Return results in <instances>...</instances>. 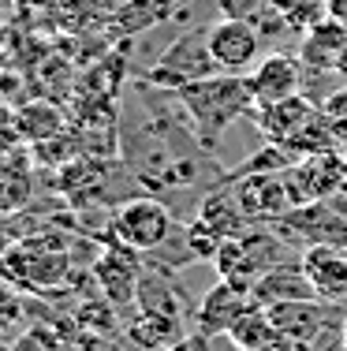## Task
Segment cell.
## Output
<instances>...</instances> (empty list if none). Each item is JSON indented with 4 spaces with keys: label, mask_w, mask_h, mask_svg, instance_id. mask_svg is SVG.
Listing matches in <instances>:
<instances>
[{
    "label": "cell",
    "mask_w": 347,
    "mask_h": 351,
    "mask_svg": "<svg viewBox=\"0 0 347 351\" xmlns=\"http://www.w3.org/2000/svg\"><path fill=\"white\" fill-rule=\"evenodd\" d=\"M179 108L187 112L194 128V138L202 146H217V138L224 135L235 120L254 116V94L246 86V75H209L202 82H191L183 90H172Z\"/></svg>",
    "instance_id": "6da1fadb"
},
{
    "label": "cell",
    "mask_w": 347,
    "mask_h": 351,
    "mask_svg": "<svg viewBox=\"0 0 347 351\" xmlns=\"http://www.w3.org/2000/svg\"><path fill=\"white\" fill-rule=\"evenodd\" d=\"M280 262H287V243L272 224L269 228L266 224H250L243 236L224 239L217 250V258H213L217 277L239 284V288H254V280Z\"/></svg>",
    "instance_id": "7a4b0ae2"
},
{
    "label": "cell",
    "mask_w": 347,
    "mask_h": 351,
    "mask_svg": "<svg viewBox=\"0 0 347 351\" xmlns=\"http://www.w3.org/2000/svg\"><path fill=\"white\" fill-rule=\"evenodd\" d=\"M172 232H176V224H172V213L164 202H157V198H131V202H123L112 213L109 243H123L150 258L168 243Z\"/></svg>",
    "instance_id": "3957f363"
},
{
    "label": "cell",
    "mask_w": 347,
    "mask_h": 351,
    "mask_svg": "<svg viewBox=\"0 0 347 351\" xmlns=\"http://www.w3.org/2000/svg\"><path fill=\"white\" fill-rule=\"evenodd\" d=\"M209 75H220L217 60L209 53V41H205V30H194V34H183L179 41H172L157 64L146 75L153 90H183L191 82H202Z\"/></svg>",
    "instance_id": "277c9868"
},
{
    "label": "cell",
    "mask_w": 347,
    "mask_h": 351,
    "mask_svg": "<svg viewBox=\"0 0 347 351\" xmlns=\"http://www.w3.org/2000/svg\"><path fill=\"white\" fill-rule=\"evenodd\" d=\"M272 228L284 236L287 247H347V213H340L333 202H307V206H292L280 217Z\"/></svg>",
    "instance_id": "5b68a950"
},
{
    "label": "cell",
    "mask_w": 347,
    "mask_h": 351,
    "mask_svg": "<svg viewBox=\"0 0 347 351\" xmlns=\"http://www.w3.org/2000/svg\"><path fill=\"white\" fill-rule=\"evenodd\" d=\"M287 183V195H292L295 206H307V202H329L336 191L347 183V161H344V149H321V154L299 157L292 169L284 172Z\"/></svg>",
    "instance_id": "8992f818"
},
{
    "label": "cell",
    "mask_w": 347,
    "mask_h": 351,
    "mask_svg": "<svg viewBox=\"0 0 347 351\" xmlns=\"http://www.w3.org/2000/svg\"><path fill=\"white\" fill-rule=\"evenodd\" d=\"M205 41L224 75H246L261 60V30L254 19H220L205 27Z\"/></svg>",
    "instance_id": "52a82bcc"
},
{
    "label": "cell",
    "mask_w": 347,
    "mask_h": 351,
    "mask_svg": "<svg viewBox=\"0 0 347 351\" xmlns=\"http://www.w3.org/2000/svg\"><path fill=\"white\" fill-rule=\"evenodd\" d=\"M228 183L250 224H277L295 206L292 195H287L284 172H246V176H231Z\"/></svg>",
    "instance_id": "ba28073f"
},
{
    "label": "cell",
    "mask_w": 347,
    "mask_h": 351,
    "mask_svg": "<svg viewBox=\"0 0 347 351\" xmlns=\"http://www.w3.org/2000/svg\"><path fill=\"white\" fill-rule=\"evenodd\" d=\"M142 258L138 250L123 247V243H105V250L97 254L94 262V277H97V288L101 295L109 299V306H131L138 295V284H142Z\"/></svg>",
    "instance_id": "9c48e42d"
},
{
    "label": "cell",
    "mask_w": 347,
    "mask_h": 351,
    "mask_svg": "<svg viewBox=\"0 0 347 351\" xmlns=\"http://www.w3.org/2000/svg\"><path fill=\"white\" fill-rule=\"evenodd\" d=\"M68 273L64 262V247H45L41 239L12 247L0 258V277L15 280V284H30V288H49V284H60Z\"/></svg>",
    "instance_id": "30bf717a"
},
{
    "label": "cell",
    "mask_w": 347,
    "mask_h": 351,
    "mask_svg": "<svg viewBox=\"0 0 347 351\" xmlns=\"http://www.w3.org/2000/svg\"><path fill=\"white\" fill-rule=\"evenodd\" d=\"M303 60L292 53H269L246 71V86L254 94V108L258 105H277L284 97L303 94Z\"/></svg>",
    "instance_id": "8fae6325"
},
{
    "label": "cell",
    "mask_w": 347,
    "mask_h": 351,
    "mask_svg": "<svg viewBox=\"0 0 347 351\" xmlns=\"http://www.w3.org/2000/svg\"><path fill=\"white\" fill-rule=\"evenodd\" d=\"M299 262H303L307 280L313 284V295L321 303H340V299H347V247H333V243L307 247Z\"/></svg>",
    "instance_id": "7c38bea8"
},
{
    "label": "cell",
    "mask_w": 347,
    "mask_h": 351,
    "mask_svg": "<svg viewBox=\"0 0 347 351\" xmlns=\"http://www.w3.org/2000/svg\"><path fill=\"white\" fill-rule=\"evenodd\" d=\"M250 303H254L250 288H239V284H231V280H217L202 295V303H198L194 329H202L205 337H224L231 329V322H235Z\"/></svg>",
    "instance_id": "4fadbf2b"
},
{
    "label": "cell",
    "mask_w": 347,
    "mask_h": 351,
    "mask_svg": "<svg viewBox=\"0 0 347 351\" xmlns=\"http://www.w3.org/2000/svg\"><path fill=\"white\" fill-rule=\"evenodd\" d=\"M347 53V27L333 15H321L318 23H310L307 34H303V49H299V60L307 71H333L336 60Z\"/></svg>",
    "instance_id": "5bb4252c"
},
{
    "label": "cell",
    "mask_w": 347,
    "mask_h": 351,
    "mask_svg": "<svg viewBox=\"0 0 347 351\" xmlns=\"http://www.w3.org/2000/svg\"><path fill=\"white\" fill-rule=\"evenodd\" d=\"M254 303L258 306H272V303H295V299H318L313 295V284L307 280V273H303V262L299 258H287V262L272 265L269 273H261L258 280H254L250 288Z\"/></svg>",
    "instance_id": "9a60e30c"
},
{
    "label": "cell",
    "mask_w": 347,
    "mask_h": 351,
    "mask_svg": "<svg viewBox=\"0 0 347 351\" xmlns=\"http://www.w3.org/2000/svg\"><path fill=\"white\" fill-rule=\"evenodd\" d=\"M277 332L284 340H299V344H318L325 337V306L321 299H295V303H272L266 306Z\"/></svg>",
    "instance_id": "2e32d148"
},
{
    "label": "cell",
    "mask_w": 347,
    "mask_h": 351,
    "mask_svg": "<svg viewBox=\"0 0 347 351\" xmlns=\"http://www.w3.org/2000/svg\"><path fill=\"white\" fill-rule=\"evenodd\" d=\"M318 112V105L310 101L307 94H295V97H284L277 105H258L254 108V123L261 128V135L269 142H292L295 135L303 131V123Z\"/></svg>",
    "instance_id": "e0dca14e"
},
{
    "label": "cell",
    "mask_w": 347,
    "mask_h": 351,
    "mask_svg": "<svg viewBox=\"0 0 347 351\" xmlns=\"http://www.w3.org/2000/svg\"><path fill=\"white\" fill-rule=\"evenodd\" d=\"M194 221H202L217 239H235L250 228L246 213L239 210V198H235V191H231V183H220L217 191H209V195L202 198Z\"/></svg>",
    "instance_id": "ac0fdd59"
},
{
    "label": "cell",
    "mask_w": 347,
    "mask_h": 351,
    "mask_svg": "<svg viewBox=\"0 0 347 351\" xmlns=\"http://www.w3.org/2000/svg\"><path fill=\"white\" fill-rule=\"evenodd\" d=\"M224 337L231 340V348H235V351H261V348L277 344L280 332H277V325H272V317H269L266 306L250 303L243 314L235 317V322H231V329L224 332Z\"/></svg>",
    "instance_id": "d6986e66"
},
{
    "label": "cell",
    "mask_w": 347,
    "mask_h": 351,
    "mask_svg": "<svg viewBox=\"0 0 347 351\" xmlns=\"http://www.w3.org/2000/svg\"><path fill=\"white\" fill-rule=\"evenodd\" d=\"M135 303L142 306V314L164 317V322H176L179 325V288L168 273H142V284H138V295Z\"/></svg>",
    "instance_id": "ffe728a7"
},
{
    "label": "cell",
    "mask_w": 347,
    "mask_h": 351,
    "mask_svg": "<svg viewBox=\"0 0 347 351\" xmlns=\"http://www.w3.org/2000/svg\"><path fill=\"white\" fill-rule=\"evenodd\" d=\"M176 329H179L176 322H164V317L142 314L138 322H131V325H127V337H131V344H135V348L164 351V348L172 344V340H179V337H176Z\"/></svg>",
    "instance_id": "44dd1931"
},
{
    "label": "cell",
    "mask_w": 347,
    "mask_h": 351,
    "mask_svg": "<svg viewBox=\"0 0 347 351\" xmlns=\"http://www.w3.org/2000/svg\"><path fill=\"white\" fill-rule=\"evenodd\" d=\"M30 198V180L23 172L0 165V213H15Z\"/></svg>",
    "instance_id": "7402d4cb"
},
{
    "label": "cell",
    "mask_w": 347,
    "mask_h": 351,
    "mask_svg": "<svg viewBox=\"0 0 347 351\" xmlns=\"http://www.w3.org/2000/svg\"><path fill=\"white\" fill-rule=\"evenodd\" d=\"M325 123L333 128L336 142H347V86H340L333 97H325V105H318Z\"/></svg>",
    "instance_id": "603a6c76"
},
{
    "label": "cell",
    "mask_w": 347,
    "mask_h": 351,
    "mask_svg": "<svg viewBox=\"0 0 347 351\" xmlns=\"http://www.w3.org/2000/svg\"><path fill=\"white\" fill-rule=\"evenodd\" d=\"M19 314H23V299H19V291L12 288V280H0V332H4Z\"/></svg>",
    "instance_id": "cb8c5ba5"
},
{
    "label": "cell",
    "mask_w": 347,
    "mask_h": 351,
    "mask_svg": "<svg viewBox=\"0 0 347 351\" xmlns=\"http://www.w3.org/2000/svg\"><path fill=\"white\" fill-rule=\"evenodd\" d=\"M213 340L217 337H205L202 329H191V332H183L179 340H172L164 351H213Z\"/></svg>",
    "instance_id": "d4e9b609"
},
{
    "label": "cell",
    "mask_w": 347,
    "mask_h": 351,
    "mask_svg": "<svg viewBox=\"0 0 347 351\" xmlns=\"http://www.w3.org/2000/svg\"><path fill=\"white\" fill-rule=\"evenodd\" d=\"M258 8H266V0H220L224 19H250Z\"/></svg>",
    "instance_id": "484cf974"
},
{
    "label": "cell",
    "mask_w": 347,
    "mask_h": 351,
    "mask_svg": "<svg viewBox=\"0 0 347 351\" xmlns=\"http://www.w3.org/2000/svg\"><path fill=\"white\" fill-rule=\"evenodd\" d=\"M325 12L333 15V19H340L347 27V0H325Z\"/></svg>",
    "instance_id": "4316f807"
},
{
    "label": "cell",
    "mask_w": 347,
    "mask_h": 351,
    "mask_svg": "<svg viewBox=\"0 0 347 351\" xmlns=\"http://www.w3.org/2000/svg\"><path fill=\"white\" fill-rule=\"evenodd\" d=\"M261 351H310V344H299V340H284V337H280L277 344H269Z\"/></svg>",
    "instance_id": "83f0119b"
},
{
    "label": "cell",
    "mask_w": 347,
    "mask_h": 351,
    "mask_svg": "<svg viewBox=\"0 0 347 351\" xmlns=\"http://www.w3.org/2000/svg\"><path fill=\"white\" fill-rule=\"evenodd\" d=\"M333 75H336V79H340L344 86H347V53L340 56V60H336V68H333Z\"/></svg>",
    "instance_id": "f1b7e54d"
},
{
    "label": "cell",
    "mask_w": 347,
    "mask_h": 351,
    "mask_svg": "<svg viewBox=\"0 0 347 351\" xmlns=\"http://www.w3.org/2000/svg\"><path fill=\"white\" fill-rule=\"evenodd\" d=\"M340 348H344V351H347V322H344V325H340Z\"/></svg>",
    "instance_id": "f546056e"
},
{
    "label": "cell",
    "mask_w": 347,
    "mask_h": 351,
    "mask_svg": "<svg viewBox=\"0 0 347 351\" xmlns=\"http://www.w3.org/2000/svg\"><path fill=\"white\" fill-rule=\"evenodd\" d=\"M344 161H347V142H344Z\"/></svg>",
    "instance_id": "4dcf8cb0"
}]
</instances>
